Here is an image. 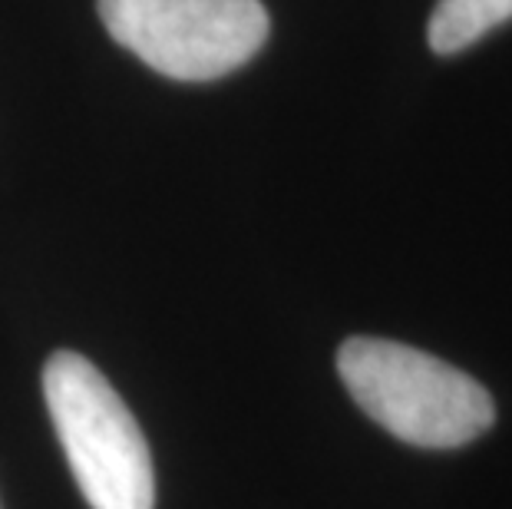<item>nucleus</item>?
<instances>
[{
  "label": "nucleus",
  "mask_w": 512,
  "mask_h": 509,
  "mask_svg": "<svg viewBox=\"0 0 512 509\" xmlns=\"http://www.w3.org/2000/svg\"><path fill=\"white\" fill-rule=\"evenodd\" d=\"M96 7L119 47L182 83L245 67L271 30L261 0H100Z\"/></svg>",
  "instance_id": "nucleus-3"
},
{
  "label": "nucleus",
  "mask_w": 512,
  "mask_h": 509,
  "mask_svg": "<svg viewBox=\"0 0 512 509\" xmlns=\"http://www.w3.org/2000/svg\"><path fill=\"white\" fill-rule=\"evenodd\" d=\"M512 20V0H440L430 14L427 40L440 57H453Z\"/></svg>",
  "instance_id": "nucleus-4"
},
{
  "label": "nucleus",
  "mask_w": 512,
  "mask_h": 509,
  "mask_svg": "<svg viewBox=\"0 0 512 509\" xmlns=\"http://www.w3.org/2000/svg\"><path fill=\"white\" fill-rule=\"evenodd\" d=\"M337 371L357 407L413 447H463L496 420V404L483 384L410 344L351 338L337 351Z\"/></svg>",
  "instance_id": "nucleus-1"
},
{
  "label": "nucleus",
  "mask_w": 512,
  "mask_h": 509,
  "mask_svg": "<svg viewBox=\"0 0 512 509\" xmlns=\"http://www.w3.org/2000/svg\"><path fill=\"white\" fill-rule=\"evenodd\" d=\"M43 397L86 503L93 509L156 506V473L143 430L83 354L57 351L50 357Z\"/></svg>",
  "instance_id": "nucleus-2"
}]
</instances>
